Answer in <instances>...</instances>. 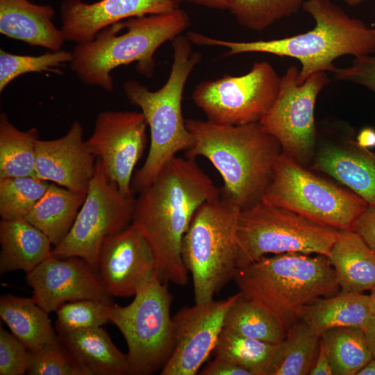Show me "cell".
Returning a JSON list of instances; mask_svg holds the SVG:
<instances>
[{"instance_id":"cell-42","label":"cell","mask_w":375,"mask_h":375,"mask_svg":"<svg viewBox=\"0 0 375 375\" xmlns=\"http://www.w3.org/2000/svg\"><path fill=\"white\" fill-rule=\"evenodd\" d=\"M310 375H333L329 358L322 341L319 340V347L315 362Z\"/></svg>"},{"instance_id":"cell-26","label":"cell","mask_w":375,"mask_h":375,"mask_svg":"<svg viewBox=\"0 0 375 375\" xmlns=\"http://www.w3.org/2000/svg\"><path fill=\"white\" fill-rule=\"evenodd\" d=\"M48 314L33 297L12 294L0 297L1 319L28 351L59 340Z\"/></svg>"},{"instance_id":"cell-25","label":"cell","mask_w":375,"mask_h":375,"mask_svg":"<svg viewBox=\"0 0 375 375\" xmlns=\"http://www.w3.org/2000/svg\"><path fill=\"white\" fill-rule=\"evenodd\" d=\"M314 167L323 172L375 207V153L359 147H328L318 155Z\"/></svg>"},{"instance_id":"cell-15","label":"cell","mask_w":375,"mask_h":375,"mask_svg":"<svg viewBox=\"0 0 375 375\" xmlns=\"http://www.w3.org/2000/svg\"><path fill=\"white\" fill-rule=\"evenodd\" d=\"M238 294L198 302L172 317L174 347L160 375H195L214 351L226 313Z\"/></svg>"},{"instance_id":"cell-34","label":"cell","mask_w":375,"mask_h":375,"mask_svg":"<svg viewBox=\"0 0 375 375\" xmlns=\"http://www.w3.org/2000/svg\"><path fill=\"white\" fill-rule=\"evenodd\" d=\"M303 0H232L229 10L242 26L262 31L297 13Z\"/></svg>"},{"instance_id":"cell-1","label":"cell","mask_w":375,"mask_h":375,"mask_svg":"<svg viewBox=\"0 0 375 375\" xmlns=\"http://www.w3.org/2000/svg\"><path fill=\"white\" fill-rule=\"evenodd\" d=\"M194 159L175 156L135 199L132 222L149 244L161 280L188 283L181 256L183 238L204 202L221 195Z\"/></svg>"},{"instance_id":"cell-10","label":"cell","mask_w":375,"mask_h":375,"mask_svg":"<svg viewBox=\"0 0 375 375\" xmlns=\"http://www.w3.org/2000/svg\"><path fill=\"white\" fill-rule=\"evenodd\" d=\"M261 200L340 231H355L359 217L369 206L355 192L341 189L305 169L285 152L274 164Z\"/></svg>"},{"instance_id":"cell-31","label":"cell","mask_w":375,"mask_h":375,"mask_svg":"<svg viewBox=\"0 0 375 375\" xmlns=\"http://www.w3.org/2000/svg\"><path fill=\"white\" fill-rule=\"evenodd\" d=\"M333 375H357L373 358L365 332L357 327H338L321 335Z\"/></svg>"},{"instance_id":"cell-19","label":"cell","mask_w":375,"mask_h":375,"mask_svg":"<svg viewBox=\"0 0 375 375\" xmlns=\"http://www.w3.org/2000/svg\"><path fill=\"white\" fill-rule=\"evenodd\" d=\"M83 135L81 124L74 121L62 137L51 140L39 139L35 176L86 194L94 173L96 158L87 148Z\"/></svg>"},{"instance_id":"cell-43","label":"cell","mask_w":375,"mask_h":375,"mask_svg":"<svg viewBox=\"0 0 375 375\" xmlns=\"http://www.w3.org/2000/svg\"><path fill=\"white\" fill-rule=\"evenodd\" d=\"M357 146L363 149L375 147V130L371 127L363 128L357 135Z\"/></svg>"},{"instance_id":"cell-38","label":"cell","mask_w":375,"mask_h":375,"mask_svg":"<svg viewBox=\"0 0 375 375\" xmlns=\"http://www.w3.org/2000/svg\"><path fill=\"white\" fill-rule=\"evenodd\" d=\"M29 365L28 350L12 333L0 327V375H23Z\"/></svg>"},{"instance_id":"cell-21","label":"cell","mask_w":375,"mask_h":375,"mask_svg":"<svg viewBox=\"0 0 375 375\" xmlns=\"http://www.w3.org/2000/svg\"><path fill=\"white\" fill-rule=\"evenodd\" d=\"M0 274L22 270L26 274L51 255L48 237L24 218L0 222Z\"/></svg>"},{"instance_id":"cell-45","label":"cell","mask_w":375,"mask_h":375,"mask_svg":"<svg viewBox=\"0 0 375 375\" xmlns=\"http://www.w3.org/2000/svg\"><path fill=\"white\" fill-rule=\"evenodd\" d=\"M363 331L373 358H375V315L369 320Z\"/></svg>"},{"instance_id":"cell-48","label":"cell","mask_w":375,"mask_h":375,"mask_svg":"<svg viewBox=\"0 0 375 375\" xmlns=\"http://www.w3.org/2000/svg\"><path fill=\"white\" fill-rule=\"evenodd\" d=\"M344 1L348 5L355 6V5H357V4L360 3H361L364 0H344Z\"/></svg>"},{"instance_id":"cell-16","label":"cell","mask_w":375,"mask_h":375,"mask_svg":"<svg viewBox=\"0 0 375 375\" xmlns=\"http://www.w3.org/2000/svg\"><path fill=\"white\" fill-rule=\"evenodd\" d=\"M26 281L33 289L35 301L48 313L78 300L112 303L98 272L80 257L51 255L26 274Z\"/></svg>"},{"instance_id":"cell-30","label":"cell","mask_w":375,"mask_h":375,"mask_svg":"<svg viewBox=\"0 0 375 375\" xmlns=\"http://www.w3.org/2000/svg\"><path fill=\"white\" fill-rule=\"evenodd\" d=\"M36 128L21 131L6 113L0 115V179L35 176Z\"/></svg>"},{"instance_id":"cell-22","label":"cell","mask_w":375,"mask_h":375,"mask_svg":"<svg viewBox=\"0 0 375 375\" xmlns=\"http://www.w3.org/2000/svg\"><path fill=\"white\" fill-rule=\"evenodd\" d=\"M87 375H127L128 356L112 342L102 327L78 330L58 335Z\"/></svg>"},{"instance_id":"cell-2","label":"cell","mask_w":375,"mask_h":375,"mask_svg":"<svg viewBox=\"0 0 375 375\" xmlns=\"http://www.w3.org/2000/svg\"><path fill=\"white\" fill-rule=\"evenodd\" d=\"M302 7L313 17L315 26L301 34L251 42L223 40L192 31L188 37L194 44L226 47V56L258 52L297 59L301 64L298 76L301 83L315 73L333 72V62L340 56L375 53V28L351 17L331 1L307 0Z\"/></svg>"},{"instance_id":"cell-12","label":"cell","mask_w":375,"mask_h":375,"mask_svg":"<svg viewBox=\"0 0 375 375\" xmlns=\"http://www.w3.org/2000/svg\"><path fill=\"white\" fill-rule=\"evenodd\" d=\"M281 78L267 61L256 62L241 76L199 83L192 96L207 120L224 125L259 122L274 103Z\"/></svg>"},{"instance_id":"cell-18","label":"cell","mask_w":375,"mask_h":375,"mask_svg":"<svg viewBox=\"0 0 375 375\" xmlns=\"http://www.w3.org/2000/svg\"><path fill=\"white\" fill-rule=\"evenodd\" d=\"M177 8L176 0H101L92 3L65 0L60 6V30L66 41L81 44L92 40L99 31L117 22Z\"/></svg>"},{"instance_id":"cell-23","label":"cell","mask_w":375,"mask_h":375,"mask_svg":"<svg viewBox=\"0 0 375 375\" xmlns=\"http://www.w3.org/2000/svg\"><path fill=\"white\" fill-rule=\"evenodd\" d=\"M340 291L362 293L375 287V252L355 231H340L328 257Z\"/></svg>"},{"instance_id":"cell-36","label":"cell","mask_w":375,"mask_h":375,"mask_svg":"<svg viewBox=\"0 0 375 375\" xmlns=\"http://www.w3.org/2000/svg\"><path fill=\"white\" fill-rule=\"evenodd\" d=\"M111 304L91 299L63 303L56 311L55 328L58 335L101 327L110 322L108 310Z\"/></svg>"},{"instance_id":"cell-17","label":"cell","mask_w":375,"mask_h":375,"mask_svg":"<svg viewBox=\"0 0 375 375\" xmlns=\"http://www.w3.org/2000/svg\"><path fill=\"white\" fill-rule=\"evenodd\" d=\"M97 272L111 296H134L138 289L159 274L152 249L132 222L124 230L104 238Z\"/></svg>"},{"instance_id":"cell-28","label":"cell","mask_w":375,"mask_h":375,"mask_svg":"<svg viewBox=\"0 0 375 375\" xmlns=\"http://www.w3.org/2000/svg\"><path fill=\"white\" fill-rule=\"evenodd\" d=\"M320 337L303 321H298L277 344L267 375L309 374L318 353Z\"/></svg>"},{"instance_id":"cell-9","label":"cell","mask_w":375,"mask_h":375,"mask_svg":"<svg viewBox=\"0 0 375 375\" xmlns=\"http://www.w3.org/2000/svg\"><path fill=\"white\" fill-rule=\"evenodd\" d=\"M167 283L155 275L142 285L125 306L111 304L108 316L128 346V375L161 371L172 354L174 335Z\"/></svg>"},{"instance_id":"cell-49","label":"cell","mask_w":375,"mask_h":375,"mask_svg":"<svg viewBox=\"0 0 375 375\" xmlns=\"http://www.w3.org/2000/svg\"><path fill=\"white\" fill-rule=\"evenodd\" d=\"M323 1H331V0H323Z\"/></svg>"},{"instance_id":"cell-39","label":"cell","mask_w":375,"mask_h":375,"mask_svg":"<svg viewBox=\"0 0 375 375\" xmlns=\"http://www.w3.org/2000/svg\"><path fill=\"white\" fill-rule=\"evenodd\" d=\"M333 72L337 80L360 84L375 92V56L355 57L351 66L336 67Z\"/></svg>"},{"instance_id":"cell-40","label":"cell","mask_w":375,"mask_h":375,"mask_svg":"<svg viewBox=\"0 0 375 375\" xmlns=\"http://www.w3.org/2000/svg\"><path fill=\"white\" fill-rule=\"evenodd\" d=\"M355 231L375 252V207L368 206L359 217Z\"/></svg>"},{"instance_id":"cell-33","label":"cell","mask_w":375,"mask_h":375,"mask_svg":"<svg viewBox=\"0 0 375 375\" xmlns=\"http://www.w3.org/2000/svg\"><path fill=\"white\" fill-rule=\"evenodd\" d=\"M50 183L35 176L0 179V216L25 218L47 191Z\"/></svg>"},{"instance_id":"cell-44","label":"cell","mask_w":375,"mask_h":375,"mask_svg":"<svg viewBox=\"0 0 375 375\" xmlns=\"http://www.w3.org/2000/svg\"><path fill=\"white\" fill-rule=\"evenodd\" d=\"M178 1H185L197 5L205 6L206 8L218 9V10H229L231 6L232 0H176Z\"/></svg>"},{"instance_id":"cell-46","label":"cell","mask_w":375,"mask_h":375,"mask_svg":"<svg viewBox=\"0 0 375 375\" xmlns=\"http://www.w3.org/2000/svg\"><path fill=\"white\" fill-rule=\"evenodd\" d=\"M357 375H375V358L369 360L357 374Z\"/></svg>"},{"instance_id":"cell-7","label":"cell","mask_w":375,"mask_h":375,"mask_svg":"<svg viewBox=\"0 0 375 375\" xmlns=\"http://www.w3.org/2000/svg\"><path fill=\"white\" fill-rule=\"evenodd\" d=\"M242 208L222 194L195 212L181 244L196 303L213 299L238 269L237 227Z\"/></svg>"},{"instance_id":"cell-24","label":"cell","mask_w":375,"mask_h":375,"mask_svg":"<svg viewBox=\"0 0 375 375\" xmlns=\"http://www.w3.org/2000/svg\"><path fill=\"white\" fill-rule=\"evenodd\" d=\"M374 315L369 294L340 291L306 306L301 320L321 336L325 331L338 327L363 330Z\"/></svg>"},{"instance_id":"cell-20","label":"cell","mask_w":375,"mask_h":375,"mask_svg":"<svg viewBox=\"0 0 375 375\" xmlns=\"http://www.w3.org/2000/svg\"><path fill=\"white\" fill-rule=\"evenodd\" d=\"M54 15V9L49 5L0 0V33L31 46L59 51L66 40L52 21Z\"/></svg>"},{"instance_id":"cell-6","label":"cell","mask_w":375,"mask_h":375,"mask_svg":"<svg viewBox=\"0 0 375 375\" xmlns=\"http://www.w3.org/2000/svg\"><path fill=\"white\" fill-rule=\"evenodd\" d=\"M173 62L166 83L159 90L151 91L136 81L123 85L129 102L138 106L150 128V147L142 167L135 174L132 190H144L156 178L165 165L181 151H188L194 144L182 114V99L188 78L201 59L192 50L188 36L179 35L172 41Z\"/></svg>"},{"instance_id":"cell-5","label":"cell","mask_w":375,"mask_h":375,"mask_svg":"<svg viewBox=\"0 0 375 375\" xmlns=\"http://www.w3.org/2000/svg\"><path fill=\"white\" fill-rule=\"evenodd\" d=\"M240 292L269 311L286 333L303 308L340 292L328 257L301 253L262 256L237 269Z\"/></svg>"},{"instance_id":"cell-3","label":"cell","mask_w":375,"mask_h":375,"mask_svg":"<svg viewBox=\"0 0 375 375\" xmlns=\"http://www.w3.org/2000/svg\"><path fill=\"white\" fill-rule=\"evenodd\" d=\"M194 138L187 158H207L220 174L222 194L242 208L261 199L281 144L259 122L224 125L208 120L185 119Z\"/></svg>"},{"instance_id":"cell-11","label":"cell","mask_w":375,"mask_h":375,"mask_svg":"<svg viewBox=\"0 0 375 375\" xmlns=\"http://www.w3.org/2000/svg\"><path fill=\"white\" fill-rule=\"evenodd\" d=\"M135 199L108 181L97 159L85 199L68 234L53 247L51 255L80 257L97 271L103 240L132 223Z\"/></svg>"},{"instance_id":"cell-32","label":"cell","mask_w":375,"mask_h":375,"mask_svg":"<svg viewBox=\"0 0 375 375\" xmlns=\"http://www.w3.org/2000/svg\"><path fill=\"white\" fill-rule=\"evenodd\" d=\"M276 346L223 328L213 351L215 357L239 365L251 375H267Z\"/></svg>"},{"instance_id":"cell-35","label":"cell","mask_w":375,"mask_h":375,"mask_svg":"<svg viewBox=\"0 0 375 375\" xmlns=\"http://www.w3.org/2000/svg\"><path fill=\"white\" fill-rule=\"evenodd\" d=\"M72 59V52L55 51L38 56L12 54L0 50V92L15 78L29 72H51L60 74L58 69Z\"/></svg>"},{"instance_id":"cell-13","label":"cell","mask_w":375,"mask_h":375,"mask_svg":"<svg viewBox=\"0 0 375 375\" xmlns=\"http://www.w3.org/2000/svg\"><path fill=\"white\" fill-rule=\"evenodd\" d=\"M299 69L290 66L281 77L278 96L259 123L275 138L283 152L298 160L312 153L315 140L314 109L317 97L329 82L325 72L299 83Z\"/></svg>"},{"instance_id":"cell-14","label":"cell","mask_w":375,"mask_h":375,"mask_svg":"<svg viewBox=\"0 0 375 375\" xmlns=\"http://www.w3.org/2000/svg\"><path fill=\"white\" fill-rule=\"evenodd\" d=\"M147 126L142 112L104 111L85 141L89 151L101 160L108 181L126 196H133V172L145 149Z\"/></svg>"},{"instance_id":"cell-41","label":"cell","mask_w":375,"mask_h":375,"mask_svg":"<svg viewBox=\"0 0 375 375\" xmlns=\"http://www.w3.org/2000/svg\"><path fill=\"white\" fill-rule=\"evenodd\" d=\"M199 374L201 375H251L247 369L217 357L209 362Z\"/></svg>"},{"instance_id":"cell-29","label":"cell","mask_w":375,"mask_h":375,"mask_svg":"<svg viewBox=\"0 0 375 375\" xmlns=\"http://www.w3.org/2000/svg\"><path fill=\"white\" fill-rule=\"evenodd\" d=\"M223 328L272 344H279L286 335L281 324L269 311L241 292L226 313Z\"/></svg>"},{"instance_id":"cell-8","label":"cell","mask_w":375,"mask_h":375,"mask_svg":"<svg viewBox=\"0 0 375 375\" xmlns=\"http://www.w3.org/2000/svg\"><path fill=\"white\" fill-rule=\"evenodd\" d=\"M340 230L261 199L241 209L237 227L238 269L268 253L330 256Z\"/></svg>"},{"instance_id":"cell-4","label":"cell","mask_w":375,"mask_h":375,"mask_svg":"<svg viewBox=\"0 0 375 375\" xmlns=\"http://www.w3.org/2000/svg\"><path fill=\"white\" fill-rule=\"evenodd\" d=\"M189 25L188 14L179 8L117 22L99 31L92 40L76 44L70 67L83 83L111 92L113 69L135 62L138 73L151 77L156 50Z\"/></svg>"},{"instance_id":"cell-37","label":"cell","mask_w":375,"mask_h":375,"mask_svg":"<svg viewBox=\"0 0 375 375\" xmlns=\"http://www.w3.org/2000/svg\"><path fill=\"white\" fill-rule=\"evenodd\" d=\"M29 375H87L60 340L28 351Z\"/></svg>"},{"instance_id":"cell-27","label":"cell","mask_w":375,"mask_h":375,"mask_svg":"<svg viewBox=\"0 0 375 375\" xmlns=\"http://www.w3.org/2000/svg\"><path fill=\"white\" fill-rule=\"evenodd\" d=\"M85 197V193L50 183L24 219L43 232L56 247L68 234Z\"/></svg>"},{"instance_id":"cell-47","label":"cell","mask_w":375,"mask_h":375,"mask_svg":"<svg viewBox=\"0 0 375 375\" xmlns=\"http://www.w3.org/2000/svg\"><path fill=\"white\" fill-rule=\"evenodd\" d=\"M369 295L372 300L373 311L375 315V287L372 290H370Z\"/></svg>"}]
</instances>
